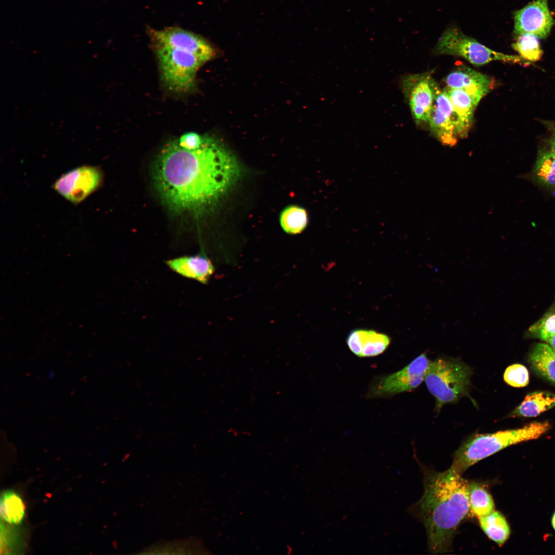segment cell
<instances>
[{
    "label": "cell",
    "mask_w": 555,
    "mask_h": 555,
    "mask_svg": "<svg viewBox=\"0 0 555 555\" xmlns=\"http://www.w3.org/2000/svg\"><path fill=\"white\" fill-rule=\"evenodd\" d=\"M550 427L548 421L533 422L521 428L474 434L456 451L451 467L461 475L479 461L511 445L536 439Z\"/></svg>",
    "instance_id": "3"
},
{
    "label": "cell",
    "mask_w": 555,
    "mask_h": 555,
    "mask_svg": "<svg viewBox=\"0 0 555 555\" xmlns=\"http://www.w3.org/2000/svg\"><path fill=\"white\" fill-rule=\"evenodd\" d=\"M555 406V394L546 391L528 394L511 413L512 417H535Z\"/></svg>",
    "instance_id": "18"
},
{
    "label": "cell",
    "mask_w": 555,
    "mask_h": 555,
    "mask_svg": "<svg viewBox=\"0 0 555 555\" xmlns=\"http://www.w3.org/2000/svg\"><path fill=\"white\" fill-rule=\"evenodd\" d=\"M428 125L432 135L441 143L449 146L456 144L458 137L455 117L445 88H439L437 92Z\"/></svg>",
    "instance_id": "12"
},
{
    "label": "cell",
    "mask_w": 555,
    "mask_h": 555,
    "mask_svg": "<svg viewBox=\"0 0 555 555\" xmlns=\"http://www.w3.org/2000/svg\"><path fill=\"white\" fill-rule=\"evenodd\" d=\"M504 379L506 383L511 386L524 387L529 383V373L523 365L514 364L506 369L504 374Z\"/></svg>",
    "instance_id": "27"
},
{
    "label": "cell",
    "mask_w": 555,
    "mask_h": 555,
    "mask_svg": "<svg viewBox=\"0 0 555 555\" xmlns=\"http://www.w3.org/2000/svg\"><path fill=\"white\" fill-rule=\"evenodd\" d=\"M241 168L217 140L204 136L195 150L181 147L177 139L158 156L154 179L164 203L176 212H201L214 206L236 183Z\"/></svg>",
    "instance_id": "1"
},
{
    "label": "cell",
    "mask_w": 555,
    "mask_h": 555,
    "mask_svg": "<svg viewBox=\"0 0 555 555\" xmlns=\"http://www.w3.org/2000/svg\"><path fill=\"white\" fill-rule=\"evenodd\" d=\"M539 39L530 34L519 35L512 47L523 59L535 62L541 59L543 54Z\"/></svg>",
    "instance_id": "26"
},
{
    "label": "cell",
    "mask_w": 555,
    "mask_h": 555,
    "mask_svg": "<svg viewBox=\"0 0 555 555\" xmlns=\"http://www.w3.org/2000/svg\"><path fill=\"white\" fill-rule=\"evenodd\" d=\"M469 499L470 510L478 519L494 510V503L491 494L476 482L469 483Z\"/></svg>",
    "instance_id": "23"
},
{
    "label": "cell",
    "mask_w": 555,
    "mask_h": 555,
    "mask_svg": "<svg viewBox=\"0 0 555 555\" xmlns=\"http://www.w3.org/2000/svg\"><path fill=\"white\" fill-rule=\"evenodd\" d=\"M423 484V493L417 507L426 529L429 550L435 553L445 552L470 510L469 482L450 467L443 472L427 473Z\"/></svg>",
    "instance_id": "2"
},
{
    "label": "cell",
    "mask_w": 555,
    "mask_h": 555,
    "mask_svg": "<svg viewBox=\"0 0 555 555\" xmlns=\"http://www.w3.org/2000/svg\"><path fill=\"white\" fill-rule=\"evenodd\" d=\"M346 343L349 350L357 357H372L382 354L387 349L391 338L374 330L356 329L349 332Z\"/></svg>",
    "instance_id": "14"
},
{
    "label": "cell",
    "mask_w": 555,
    "mask_h": 555,
    "mask_svg": "<svg viewBox=\"0 0 555 555\" xmlns=\"http://www.w3.org/2000/svg\"><path fill=\"white\" fill-rule=\"evenodd\" d=\"M430 362L426 354H421L402 369L377 378L367 395L370 398H386L412 391L424 380Z\"/></svg>",
    "instance_id": "8"
},
{
    "label": "cell",
    "mask_w": 555,
    "mask_h": 555,
    "mask_svg": "<svg viewBox=\"0 0 555 555\" xmlns=\"http://www.w3.org/2000/svg\"><path fill=\"white\" fill-rule=\"evenodd\" d=\"M0 513L5 522L13 525L20 524L25 514V504L21 496L13 491H5L1 496Z\"/></svg>",
    "instance_id": "22"
},
{
    "label": "cell",
    "mask_w": 555,
    "mask_h": 555,
    "mask_svg": "<svg viewBox=\"0 0 555 555\" xmlns=\"http://www.w3.org/2000/svg\"><path fill=\"white\" fill-rule=\"evenodd\" d=\"M551 524H552V527L553 528L554 530H555V512L553 513V514L552 515V517Z\"/></svg>",
    "instance_id": "31"
},
{
    "label": "cell",
    "mask_w": 555,
    "mask_h": 555,
    "mask_svg": "<svg viewBox=\"0 0 555 555\" xmlns=\"http://www.w3.org/2000/svg\"><path fill=\"white\" fill-rule=\"evenodd\" d=\"M167 266L176 273L201 284H207L214 272L211 260L205 255L183 256L168 260Z\"/></svg>",
    "instance_id": "15"
},
{
    "label": "cell",
    "mask_w": 555,
    "mask_h": 555,
    "mask_svg": "<svg viewBox=\"0 0 555 555\" xmlns=\"http://www.w3.org/2000/svg\"><path fill=\"white\" fill-rule=\"evenodd\" d=\"M531 173V177L537 184L555 190V154L546 148L540 150Z\"/></svg>",
    "instance_id": "19"
},
{
    "label": "cell",
    "mask_w": 555,
    "mask_h": 555,
    "mask_svg": "<svg viewBox=\"0 0 555 555\" xmlns=\"http://www.w3.org/2000/svg\"><path fill=\"white\" fill-rule=\"evenodd\" d=\"M434 52L436 54L459 56L475 66H479L494 61L521 62V57L495 51L475 39L465 34L459 28H447L439 39Z\"/></svg>",
    "instance_id": "6"
},
{
    "label": "cell",
    "mask_w": 555,
    "mask_h": 555,
    "mask_svg": "<svg viewBox=\"0 0 555 555\" xmlns=\"http://www.w3.org/2000/svg\"><path fill=\"white\" fill-rule=\"evenodd\" d=\"M472 374L469 365L456 359L437 358L430 361L424 381L435 398L437 413L444 405L455 403L468 394Z\"/></svg>",
    "instance_id": "4"
},
{
    "label": "cell",
    "mask_w": 555,
    "mask_h": 555,
    "mask_svg": "<svg viewBox=\"0 0 555 555\" xmlns=\"http://www.w3.org/2000/svg\"><path fill=\"white\" fill-rule=\"evenodd\" d=\"M527 333L530 337L546 343L555 335V304L539 320L530 326Z\"/></svg>",
    "instance_id": "25"
},
{
    "label": "cell",
    "mask_w": 555,
    "mask_h": 555,
    "mask_svg": "<svg viewBox=\"0 0 555 555\" xmlns=\"http://www.w3.org/2000/svg\"><path fill=\"white\" fill-rule=\"evenodd\" d=\"M156 55L161 79L165 86L175 92L193 89L196 75L206 62L192 52L180 47H153Z\"/></svg>",
    "instance_id": "5"
},
{
    "label": "cell",
    "mask_w": 555,
    "mask_h": 555,
    "mask_svg": "<svg viewBox=\"0 0 555 555\" xmlns=\"http://www.w3.org/2000/svg\"><path fill=\"white\" fill-rule=\"evenodd\" d=\"M400 86L415 123L429 125L439 87L430 73L408 74L401 79Z\"/></svg>",
    "instance_id": "7"
},
{
    "label": "cell",
    "mask_w": 555,
    "mask_h": 555,
    "mask_svg": "<svg viewBox=\"0 0 555 555\" xmlns=\"http://www.w3.org/2000/svg\"><path fill=\"white\" fill-rule=\"evenodd\" d=\"M102 177V173L99 168L81 166L60 177L54 183L53 189L70 202L77 204L98 189Z\"/></svg>",
    "instance_id": "9"
},
{
    "label": "cell",
    "mask_w": 555,
    "mask_h": 555,
    "mask_svg": "<svg viewBox=\"0 0 555 555\" xmlns=\"http://www.w3.org/2000/svg\"><path fill=\"white\" fill-rule=\"evenodd\" d=\"M445 82L446 87L462 89L478 102L494 86L493 80L489 76L466 66L452 71L446 77Z\"/></svg>",
    "instance_id": "13"
},
{
    "label": "cell",
    "mask_w": 555,
    "mask_h": 555,
    "mask_svg": "<svg viewBox=\"0 0 555 555\" xmlns=\"http://www.w3.org/2000/svg\"><path fill=\"white\" fill-rule=\"evenodd\" d=\"M148 35L153 47H180L196 54L206 62L215 55L214 47L204 38L178 27H169L160 30L149 28Z\"/></svg>",
    "instance_id": "10"
},
{
    "label": "cell",
    "mask_w": 555,
    "mask_h": 555,
    "mask_svg": "<svg viewBox=\"0 0 555 555\" xmlns=\"http://www.w3.org/2000/svg\"><path fill=\"white\" fill-rule=\"evenodd\" d=\"M542 123L549 132L546 149L555 154V121L543 120Z\"/></svg>",
    "instance_id": "29"
},
{
    "label": "cell",
    "mask_w": 555,
    "mask_h": 555,
    "mask_svg": "<svg viewBox=\"0 0 555 555\" xmlns=\"http://www.w3.org/2000/svg\"><path fill=\"white\" fill-rule=\"evenodd\" d=\"M205 549L197 539L189 538L173 541H160L142 550V554H199Z\"/></svg>",
    "instance_id": "20"
},
{
    "label": "cell",
    "mask_w": 555,
    "mask_h": 555,
    "mask_svg": "<svg viewBox=\"0 0 555 555\" xmlns=\"http://www.w3.org/2000/svg\"><path fill=\"white\" fill-rule=\"evenodd\" d=\"M480 528L489 538L499 546L503 545L510 534L509 525L505 517L498 511L478 519Z\"/></svg>",
    "instance_id": "21"
},
{
    "label": "cell",
    "mask_w": 555,
    "mask_h": 555,
    "mask_svg": "<svg viewBox=\"0 0 555 555\" xmlns=\"http://www.w3.org/2000/svg\"><path fill=\"white\" fill-rule=\"evenodd\" d=\"M514 32L546 38L554 24L547 0H536L516 11L514 15Z\"/></svg>",
    "instance_id": "11"
},
{
    "label": "cell",
    "mask_w": 555,
    "mask_h": 555,
    "mask_svg": "<svg viewBox=\"0 0 555 555\" xmlns=\"http://www.w3.org/2000/svg\"><path fill=\"white\" fill-rule=\"evenodd\" d=\"M204 136H201L195 132H188L183 134L177 139L179 145L188 150H195L199 148L202 144Z\"/></svg>",
    "instance_id": "28"
},
{
    "label": "cell",
    "mask_w": 555,
    "mask_h": 555,
    "mask_svg": "<svg viewBox=\"0 0 555 555\" xmlns=\"http://www.w3.org/2000/svg\"><path fill=\"white\" fill-rule=\"evenodd\" d=\"M555 351V335L550 339L547 342Z\"/></svg>",
    "instance_id": "30"
},
{
    "label": "cell",
    "mask_w": 555,
    "mask_h": 555,
    "mask_svg": "<svg viewBox=\"0 0 555 555\" xmlns=\"http://www.w3.org/2000/svg\"><path fill=\"white\" fill-rule=\"evenodd\" d=\"M529 361L536 373L555 385V351L547 343H538L529 354Z\"/></svg>",
    "instance_id": "17"
},
{
    "label": "cell",
    "mask_w": 555,
    "mask_h": 555,
    "mask_svg": "<svg viewBox=\"0 0 555 555\" xmlns=\"http://www.w3.org/2000/svg\"><path fill=\"white\" fill-rule=\"evenodd\" d=\"M308 216L306 211L297 206L285 208L280 215V223L283 230L289 234L301 233L306 227Z\"/></svg>",
    "instance_id": "24"
},
{
    "label": "cell",
    "mask_w": 555,
    "mask_h": 555,
    "mask_svg": "<svg viewBox=\"0 0 555 555\" xmlns=\"http://www.w3.org/2000/svg\"><path fill=\"white\" fill-rule=\"evenodd\" d=\"M452 105L458 138L468 136L479 102L462 89L445 88Z\"/></svg>",
    "instance_id": "16"
}]
</instances>
